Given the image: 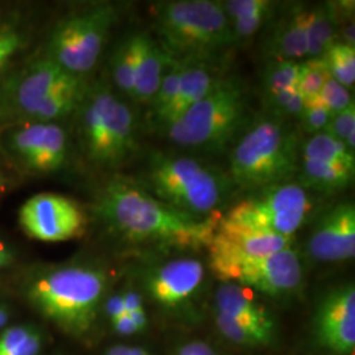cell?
<instances>
[{
	"label": "cell",
	"mask_w": 355,
	"mask_h": 355,
	"mask_svg": "<svg viewBox=\"0 0 355 355\" xmlns=\"http://www.w3.org/2000/svg\"><path fill=\"white\" fill-rule=\"evenodd\" d=\"M95 216L124 240L171 248H208L221 216L195 218L162 203L137 180L112 177L98 192Z\"/></svg>",
	"instance_id": "cell-1"
},
{
	"label": "cell",
	"mask_w": 355,
	"mask_h": 355,
	"mask_svg": "<svg viewBox=\"0 0 355 355\" xmlns=\"http://www.w3.org/2000/svg\"><path fill=\"white\" fill-rule=\"evenodd\" d=\"M139 183L173 209L200 220L218 216L233 184L195 158L165 152L150 154Z\"/></svg>",
	"instance_id": "cell-2"
},
{
	"label": "cell",
	"mask_w": 355,
	"mask_h": 355,
	"mask_svg": "<svg viewBox=\"0 0 355 355\" xmlns=\"http://www.w3.org/2000/svg\"><path fill=\"white\" fill-rule=\"evenodd\" d=\"M299 144L292 128L272 114L252 123L229 154L230 182L258 191L292 180L299 170Z\"/></svg>",
	"instance_id": "cell-3"
},
{
	"label": "cell",
	"mask_w": 355,
	"mask_h": 355,
	"mask_svg": "<svg viewBox=\"0 0 355 355\" xmlns=\"http://www.w3.org/2000/svg\"><path fill=\"white\" fill-rule=\"evenodd\" d=\"M76 114L80 148L94 167L116 170L136 152L135 114L107 83L86 86Z\"/></svg>",
	"instance_id": "cell-4"
},
{
	"label": "cell",
	"mask_w": 355,
	"mask_h": 355,
	"mask_svg": "<svg viewBox=\"0 0 355 355\" xmlns=\"http://www.w3.org/2000/svg\"><path fill=\"white\" fill-rule=\"evenodd\" d=\"M153 19L158 42L174 58L204 60L234 44L223 1H164Z\"/></svg>",
	"instance_id": "cell-5"
},
{
	"label": "cell",
	"mask_w": 355,
	"mask_h": 355,
	"mask_svg": "<svg viewBox=\"0 0 355 355\" xmlns=\"http://www.w3.org/2000/svg\"><path fill=\"white\" fill-rule=\"evenodd\" d=\"M248 114V96L241 80L220 76L200 102L162 130L178 146L217 152L241 132Z\"/></svg>",
	"instance_id": "cell-6"
},
{
	"label": "cell",
	"mask_w": 355,
	"mask_h": 355,
	"mask_svg": "<svg viewBox=\"0 0 355 355\" xmlns=\"http://www.w3.org/2000/svg\"><path fill=\"white\" fill-rule=\"evenodd\" d=\"M107 287L105 274L94 267L64 266L38 277L29 297L40 312L71 334L92 327Z\"/></svg>",
	"instance_id": "cell-7"
},
{
	"label": "cell",
	"mask_w": 355,
	"mask_h": 355,
	"mask_svg": "<svg viewBox=\"0 0 355 355\" xmlns=\"http://www.w3.org/2000/svg\"><path fill=\"white\" fill-rule=\"evenodd\" d=\"M117 19L112 4L95 3L62 17L51 32L44 55L73 76L94 70Z\"/></svg>",
	"instance_id": "cell-8"
},
{
	"label": "cell",
	"mask_w": 355,
	"mask_h": 355,
	"mask_svg": "<svg viewBox=\"0 0 355 355\" xmlns=\"http://www.w3.org/2000/svg\"><path fill=\"white\" fill-rule=\"evenodd\" d=\"M0 153L20 171L45 175L64 168L70 142L58 123L19 120L0 129Z\"/></svg>",
	"instance_id": "cell-9"
},
{
	"label": "cell",
	"mask_w": 355,
	"mask_h": 355,
	"mask_svg": "<svg viewBox=\"0 0 355 355\" xmlns=\"http://www.w3.org/2000/svg\"><path fill=\"white\" fill-rule=\"evenodd\" d=\"M313 208L308 191L299 182H286L254 191L224 216L232 221L292 239Z\"/></svg>",
	"instance_id": "cell-10"
},
{
	"label": "cell",
	"mask_w": 355,
	"mask_h": 355,
	"mask_svg": "<svg viewBox=\"0 0 355 355\" xmlns=\"http://www.w3.org/2000/svg\"><path fill=\"white\" fill-rule=\"evenodd\" d=\"M85 86L80 76L67 73L44 54L8 76L0 83V116L19 120L26 110L55 94Z\"/></svg>",
	"instance_id": "cell-11"
},
{
	"label": "cell",
	"mask_w": 355,
	"mask_h": 355,
	"mask_svg": "<svg viewBox=\"0 0 355 355\" xmlns=\"http://www.w3.org/2000/svg\"><path fill=\"white\" fill-rule=\"evenodd\" d=\"M19 224L28 237L41 242H64L83 236L87 215L71 198L54 192L31 196L19 209Z\"/></svg>",
	"instance_id": "cell-12"
},
{
	"label": "cell",
	"mask_w": 355,
	"mask_h": 355,
	"mask_svg": "<svg viewBox=\"0 0 355 355\" xmlns=\"http://www.w3.org/2000/svg\"><path fill=\"white\" fill-rule=\"evenodd\" d=\"M224 283L240 284L245 288L280 296L295 291L303 279L299 254L291 248L277 253L236 262L215 272Z\"/></svg>",
	"instance_id": "cell-13"
},
{
	"label": "cell",
	"mask_w": 355,
	"mask_h": 355,
	"mask_svg": "<svg viewBox=\"0 0 355 355\" xmlns=\"http://www.w3.org/2000/svg\"><path fill=\"white\" fill-rule=\"evenodd\" d=\"M292 239L232 221L221 216L208 245L214 274L243 259L259 258L291 248Z\"/></svg>",
	"instance_id": "cell-14"
},
{
	"label": "cell",
	"mask_w": 355,
	"mask_h": 355,
	"mask_svg": "<svg viewBox=\"0 0 355 355\" xmlns=\"http://www.w3.org/2000/svg\"><path fill=\"white\" fill-rule=\"evenodd\" d=\"M318 343L337 355L355 353V288L346 283L321 300L316 315Z\"/></svg>",
	"instance_id": "cell-15"
},
{
	"label": "cell",
	"mask_w": 355,
	"mask_h": 355,
	"mask_svg": "<svg viewBox=\"0 0 355 355\" xmlns=\"http://www.w3.org/2000/svg\"><path fill=\"white\" fill-rule=\"evenodd\" d=\"M308 250L320 262H341L355 255V207L341 202L330 208L313 229Z\"/></svg>",
	"instance_id": "cell-16"
},
{
	"label": "cell",
	"mask_w": 355,
	"mask_h": 355,
	"mask_svg": "<svg viewBox=\"0 0 355 355\" xmlns=\"http://www.w3.org/2000/svg\"><path fill=\"white\" fill-rule=\"evenodd\" d=\"M203 263L192 258H179L157 267L146 280V287L158 304L175 306L182 304L203 283Z\"/></svg>",
	"instance_id": "cell-17"
},
{
	"label": "cell",
	"mask_w": 355,
	"mask_h": 355,
	"mask_svg": "<svg viewBox=\"0 0 355 355\" xmlns=\"http://www.w3.org/2000/svg\"><path fill=\"white\" fill-rule=\"evenodd\" d=\"M135 87L132 98L150 104L168 60L167 51L149 33H135Z\"/></svg>",
	"instance_id": "cell-18"
},
{
	"label": "cell",
	"mask_w": 355,
	"mask_h": 355,
	"mask_svg": "<svg viewBox=\"0 0 355 355\" xmlns=\"http://www.w3.org/2000/svg\"><path fill=\"white\" fill-rule=\"evenodd\" d=\"M271 60L302 62L308 57V8L293 6L283 15L266 42Z\"/></svg>",
	"instance_id": "cell-19"
},
{
	"label": "cell",
	"mask_w": 355,
	"mask_h": 355,
	"mask_svg": "<svg viewBox=\"0 0 355 355\" xmlns=\"http://www.w3.org/2000/svg\"><path fill=\"white\" fill-rule=\"evenodd\" d=\"M218 78L220 76L216 74L215 69H212L203 60H187L180 78L177 98L166 112L158 128L164 129L166 125L177 120L179 116L189 111L192 105L200 102L215 86Z\"/></svg>",
	"instance_id": "cell-20"
},
{
	"label": "cell",
	"mask_w": 355,
	"mask_h": 355,
	"mask_svg": "<svg viewBox=\"0 0 355 355\" xmlns=\"http://www.w3.org/2000/svg\"><path fill=\"white\" fill-rule=\"evenodd\" d=\"M217 312L240 320L255 328L274 331V321L263 305L254 300L249 288L236 283H224L216 293Z\"/></svg>",
	"instance_id": "cell-21"
},
{
	"label": "cell",
	"mask_w": 355,
	"mask_h": 355,
	"mask_svg": "<svg viewBox=\"0 0 355 355\" xmlns=\"http://www.w3.org/2000/svg\"><path fill=\"white\" fill-rule=\"evenodd\" d=\"M297 175L305 190L331 195L346 190L353 183L354 170L303 158Z\"/></svg>",
	"instance_id": "cell-22"
},
{
	"label": "cell",
	"mask_w": 355,
	"mask_h": 355,
	"mask_svg": "<svg viewBox=\"0 0 355 355\" xmlns=\"http://www.w3.org/2000/svg\"><path fill=\"white\" fill-rule=\"evenodd\" d=\"M29 38L31 26L20 13L0 11V83L26 49Z\"/></svg>",
	"instance_id": "cell-23"
},
{
	"label": "cell",
	"mask_w": 355,
	"mask_h": 355,
	"mask_svg": "<svg viewBox=\"0 0 355 355\" xmlns=\"http://www.w3.org/2000/svg\"><path fill=\"white\" fill-rule=\"evenodd\" d=\"M338 29L331 3L315 6L308 10V57L321 58L337 42Z\"/></svg>",
	"instance_id": "cell-24"
},
{
	"label": "cell",
	"mask_w": 355,
	"mask_h": 355,
	"mask_svg": "<svg viewBox=\"0 0 355 355\" xmlns=\"http://www.w3.org/2000/svg\"><path fill=\"white\" fill-rule=\"evenodd\" d=\"M302 155L305 159L343 166L355 170V154L343 141L334 139L329 133L322 132L312 136L302 146Z\"/></svg>",
	"instance_id": "cell-25"
},
{
	"label": "cell",
	"mask_w": 355,
	"mask_h": 355,
	"mask_svg": "<svg viewBox=\"0 0 355 355\" xmlns=\"http://www.w3.org/2000/svg\"><path fill=\"white\" fill-rule=\"evenodd\" d=\"M186 62L187 60L174 58L168 54V60L166 64L159 87L149 104L152 111V121L157 127L161 124L166 112L168 111V108L177 98L180 78H182Z\"/></svg>",
	"instance_id": "cell-26"
},
{
	"label": "cell",
	"mask_w": 355,
	"mask_h": 355,
	"mask_svg": "<svg viewBox=\"0 0 355 355\" xmlns=\"http://www.w3.org/2000/svg\"><path fill=\"white\" fill-rule=\"evenodd\" d=\"M216 324H217V328L221 331V334L227 337L229 341L242 345V346H249V347L266 346L274 338V331L255 328L253 325L242 322L240 320L230 318L228 315H224L217 311H216Z\"/></svg>",
	"instance_id": "cell-27"
},
{
	"label": "cell",
	"mask_w": 355,
	"mask_h": 355,
	"mask_svg": "<svg viewBox=\"0 0 355 355\" xmlns=\"http://www.w3.org/2000/svg\"><path fill=\"white\" fill-rule=\"evenodd\" d=\"M111 76L116 89L132 98L135 87V45L132 35L124 38L114 49L111 57Z\"/></svg>",
	"instance_id": "cell-28"
},
{
	"label": "cell",
	"mask_w": 355,
	"mask_h": 355,
	"mask_svg": "<svg viewBox=\"0 0 355 355\" xmlns=\"http://www.w3.org/2000/svg\"><path fill=\"white\" fill-rule=\"evenodd\" d=\"M330 76L350 89L355 82V48L343 42H334L321 57Z\"/></svg>",
	"instance_id": "cell-29"
},
{
	"label": "cell",
	"mask_w": 355,
	"mask_h": 355,
	"mask_svg": "<svg viewBox=\"0 0 355 355\" xmlns=\"http://www.w3.org/2000/svg\"><path fill=\"white\" fill-rule=\"evenodd\" d=\"M302 62L287 60H270L263 74L266 95L297 87Z\"/></svg>",
	"instance_id": "cell-30"
},
{
	"label": "cell",
	"mask_w": 355,
	"mask_h": 355,
	"mask_svg": "<svg viewBox=\"0 0 355 355\" xmlns=\"http://www.w3.org/2000/svg\"><path fill=\"white\" fill-rule=\"evenodd\" d=\"M329 78V71L321 58H306L302 61L296 89L302 94L305 102L316 101L320 99V92Z\"/></svg>",
	"instance_id": "cell-31"
},
{
	"label": "cell",
	"mask_w": 355,
	"mask_h": 355,
	"mask_svg": "<svg viewBox=\"0 0 355 355\" xmlns=\"http://www.w3.org/2000/svg\"><path fill=\"white\" fill-rule=\"evenodd\" d=\"M266 103L270 114L284 120L286 117H300L305 105L304 98L296 89L266 95Z\"/></svg>",
	"instance_id": "cell-32"
},
{
	"label": "cell",
	"mask_w": 355,
	"mask_h": 355,
	"mask_svg": "<svg viewBox=\"0 0 355 355\" xmlns=\"http://www.w3.org/2000/svg\"><path fill=\"white\" fill-rule=\"evenodd\" d=\"M337 140L343 141L354 153L355 148V104L352 103L341 112L333 114L329 125L325 130Z\"/></svg>",
	"instance_id": "cell-33"
},
{
	"label": "cell",
	"mask_w": 355,
	"mask_h": 355,
	"mask_svg": "<svg viewBox=\"0 0 355 355\" xmlns=\"http://www.w3.org/2000/svg\"><path fill=\"white\" fill-rule=\"evenodd\" d=\"M331 116V112L320 102V99L305 102L304 110L299 117L302 130L312 136L322 133L329 125Z\"/></svg>",
	"instance_id": "cell-34"
},
{
	"label": "cell",
	"mask_w": 355,
	"mask_h": 355,
	"mask_svg": "<svg viewBox=\"0 0 355 355\" xmlns=\"http://www.w3.org/2000/svg\"><path fill=\"white\" fill-rule=\"evenodd\" d=\"M320 102L322 103L331 114H338L354 103L350 89L345 87L340 82L330 76L320 92Z\"/></svg>",
	"instance_id": "cell-35"
},
{
	"label": "cell",
	"mask_w": 355,
	"mask_h": 355,
	"mask_svg": "<svg viewBox=\"0 0 355 355\" xmlns=\"http://www.w3.org/2000/svg\"><path fill=\"white\" fill-rule=\"evenodd\" d=\"M229 20L253 17L258 15H271L274 3L268 0H229L223 3Z\"/></svg>",
	"instance_id": "cell-36"
},
{
	"label": "cell",
	"mask_w": 355,
	"mask_h": 355,
	"mask_svg": "<svg viewBox=\"0 0 355 355\" xmlns=\"http://www.w3.org/2000/svg\"><path fill=\"white\" fill-rule=\"evenodd\" d=\"M271 15H258L253 17L229 20L234 44L243 42V41L253 37L254 35L266 23V20Z\"/></svg>",
	"instance_id": "cell-37"
},
{
	"label": "cell",
	"mask_w": 355,
	"mask_h": 355,
	"mask_svg": "<svg viewBox=\"0 0 355 355\" xmlns=\"http://www.w3.org/2000/svg\"><path fill=\"white\" fill-rule=\"evenodd\" d=\"M33 330L26 327H13L0 336V355H13L23 345Z\"/></svg>",
	"instance_id": "cell-38"
},
{
	"label": "cell",
	"mask_w": 355,
	"mask_h": 355,
	"mask_svg": "<svg viewBox=\"0 0 355 355\" xmlns=\"http://www.w3.org/2000/svg\"><path fill=\"white\" fill-rule=\"evenodd\" d=\"M121 296H123V300H124V306H125V313L127 315L145 311L140 293H137L133 290H129V291L124 292Z\"/></svg>",
	"instance_id": "cell-39"
},
{
	"label": "cell",
	"mask_w": 355,
	"mask_h": 355,
	"mask_svg": "<svg viewBox=\"0 0 355 355\" xmlns=\"http://www.w3.org/2000/svg\"><path fill=\"white\" fill-rule=\"evenodd\" d=\"M112 325H114V329L119 334H124V336H130V334H135V333L140 331L137 325L133 322V320L127 313L114 320Z\"/></svg>",
	"instance_id": "cell-40"
},
{
	"label": "cell",
	"mask_w": 355,
	"mask_h": 355,
	"mask_svg": "<svg viewBox=\"0 0 355 355\" xmlns=\"http://www.w3.org/2000/svg\"><path fill=\"white\" fill-rule=\"evenodd\" d=\"M215 352L203 341H193L180 347L177 355H212Z\"/></svg>",
	"instance_id": "cell-41"
},
{
	"label": "cell",
	"mask_w": 355,
	"mask_h": 355,
	"mask_svg": "<svg viewBox=\"0 0 355 355\" xmlns=\"http://www.w3.org/2000/svg\"><path fill=\"white\" fill-rule=\"evenodd\" d=\"M105 311L111 318V321L125 315V306H124L123 296L121 295H114L112 297H110L107 304H105Z\"/></svg>",
	"instance_id": "cell-42"
},
{
	"label": "cell",
	"mask_w": 355,
	"mask_h": 355,
	"mask_svg": "<svg viewBox=\"0 0 355 355\" xmlns=\"http://www.w3.org/2000/svg\"><path fill=\"white\" fill-rule=\"evenodd\" d=\"M41 350V337L40 334L33 331L24 345L13 355H38Z\"/></svg>",
	"instance_id": "cell-43"
},
{
	"label": "cell",
	"mask_w": 355,
	"mask_h": 355,
	"mask_svg": "<svg viewBox=\"0 0 355 355\" xmlns=\"http://www.w3.org/2000/svg\"><path fill=\"white\" fill-rule=\"evenodd\" d=\"M11 259H12V255L10 253L8 248L0 241V270L7 266L11 262Z\"/></svg>",
	"instance_id": "cell-44"
},
{
	"label": "cell",
	"mask_w": 355,
	"mask_h": 355,
	"mask_svg": "<svg viewBox=\"0 0 355 355\" xmlns=\"http://www.w3.org/2000/svg\"><path fill=\"white\" fill-rule=\"evenodd\" d=\"M7 186H8V179H7V175H6L4 170H3L1 166H0V196L4 193Z\"/></svg>",
	"instance_id": "cell-45"
},
{
	"label": "cell",
	"mask_w": 355,
	"mask_h": 355,
	"mask_svg": "<svg viewBox=\"0 0 355 355\" xmlns=\"http://www.w3.org/2000/svg\"><path fill=\"white\" fill-rule=\"evenodd\" d=\"M128 355H150L145 349L141 347H129V354Z\"/></svg>",
	"instance_id": "cell-46"
},
{
	"label": "cell",
	"mask_w": 355,
	"mask_h": 355,
	"mask_svg": "<svg viewBox=\"0 0 355 355\" xmlns=\"http://www.w3.org/2000/svg\"><path fill=\"white\" fill-rule=\"evenodd\" d=\"M6 322H7V313H6V311L0 309V328H3L6 325Z\"/></svg>",
	"instance_id": "cell-47"
},
{
	"label": "cell",
	"mask_w": 355,
	"mask_h": 355,
	"mask_svg": "<svg viewBox=\"0 0 355 355\" xmlns=\"http://www.w3.org/2000/svg\"><path fill=\"white\" fill-rule=\"evenodd\" d=\"M212 355H217V354H216V353H214V354H212Z\"/></svg>",
	"instance_id": "cell-48"
}]
</instances>
